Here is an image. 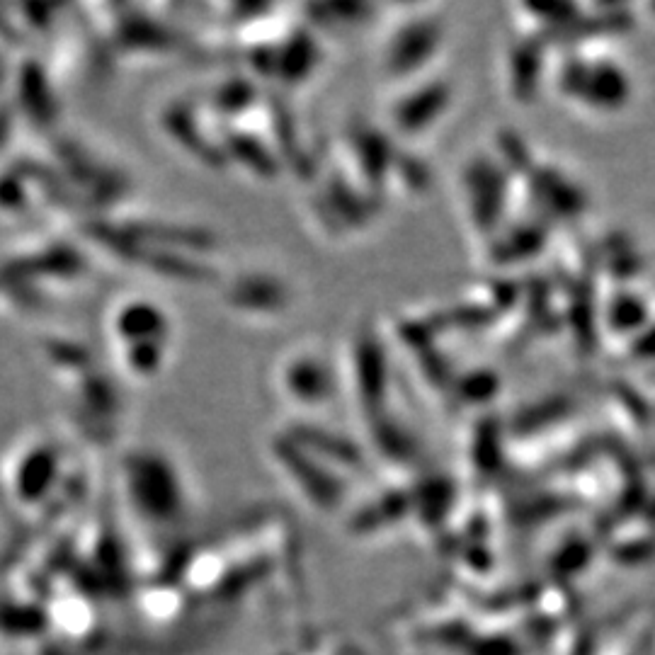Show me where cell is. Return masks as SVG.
Returning <instances> with one entry per match:
<instances>
[{
    "mask_svg": "<svg viewBox=\"0 0 655 655\" xmlns=\"http://www.w3.org/2000/svg\"><path fill=\"white\" fill-rule=\"evenodd\" d=\"M282 386L299 403H323L330 396V369L323 357L299 352L289 357L282 372Z\"/></svg>",
    "mask_w": 655,
    "mask_h": 655,
    "instance_id": "cell-1",
    "label": "cell"
}]
</instances>
